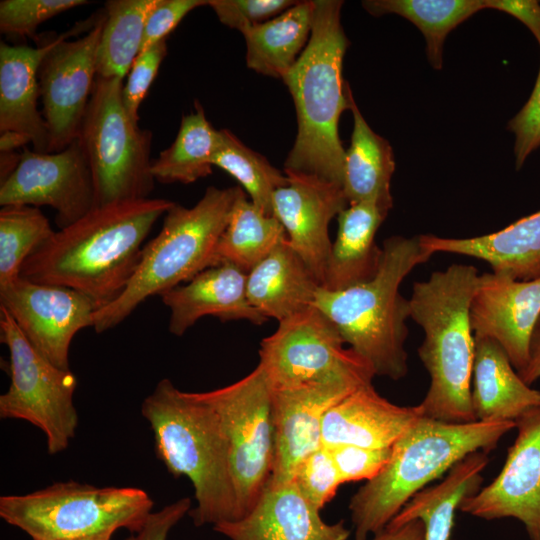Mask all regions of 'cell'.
Instances as JSON below:
<instances>
[{
	"mask_svg": "<svg viewBox=\"0 0 540 540\" xmlns=\"http://www.w3.org/2000/svg\"><path fill=\"white\" fill-rule=\"evenodd\" d=\"M173 204L148 197L95 207L54 231L24 261L20 277L74 289L100 309L124 291L138 266L146 237Z\"/></svg>",
	"mask_w": 540,
	"mask_h": 540,
	"instance_id": "cell-1",
	"label": "cell"
},
{
	"mask_svg": "<svg viewBox=\"0 0 540 540\" xmlns=\"http://www.w3.org/2000/svg\"><path fill=\"white\" fill-rule=\"evenodd\" d=\"M343 2L315 0L309 41L282 79L297 113V135L285 170L312 174L343 187L345 149L338 124L349 109L342 66L349 40L341 24Z\"/></svg>",
	"mask_w": 540,
	"mask_h": 540,
	"instance_id": "cell-2",
	"label": "cell"
},
{
	"mask_svg": "<svg viewBox=\"0 0 540 540\" xmlns=\"http://www.w3.org/2000/svg\"><path fill=\"white\" fill-rule=\"evenodd\" d=\"M141 414L152 429L157 458L171 475L193 485L197 506L188 514L194 525L238 520L226 432L201 392L181 391L161 379L142 402Z\"/></svg>",
	"mask_w": 540,
	"mask_h": 540,
	"instance_id": "cell-3",
	"label": "cell"
},
{
	"mask_svg": "<svg viewBox=\"0 0 540 540\" xmlns=\"http://www.w3.org/2000/svg\"><path fill=\"white\" fill-rule=\"evenodd\" d=\"M479 276L472 265L452 264L413 284L410 318L424 332L418 355L430 377L419 406L428 418L447 423L477 421L471 402L470 303Z\"/></svg>",
	"mask_w": 540,
	"mask_h": 540,
	"instance_id": "cell-4",
	"label": "cell"
},
{
	"mask_svg": "<svg viewBox=\"0 0 540 540\" xmlns=\"http://www.w3.org/2000/svg\"><path fill=\"white\" fill-rule=\"evenodd\" d=\"M432 255L420 236H391L383 242L380 265L372 279L340 291L317 290L313 305L376 376L397 381L408 374L405 341L410 306L399 289L404 278Z\"/></svg>",
	"mask_w": 540,
	"mask_h": 540,
	"instance_id": "cell-5",
	"label": "cell"
},
{
	"mask_svg": "<svg viewBox=\"0 0 540 540\" xmlns=\"http://www.w3.org/2000/svg\"><path fill=\"white\" fill-rule=\"evenodd\" d=\"M511 421L447 423L422 416L392 446L385 467L349 502L355 540L384 530L404 505L466 456L494 449Z\"/></svg>",
	"mask_w": 540,
	"mask_h": 540,
	"instance_id": "cell-6",
	"label": "cell"
},
{
	"mask_svg": "<svg viewBox=\"0 0 540 540\" xmlns=\"http://www.w3.org/2000/svg\"><path fill=\"white\" fill-rule=\"evenodd\" d=\"M241 190L210 186L190 208L174 203L157 236L144 245L124 291L95 312L94 330L102 333L117 326L147 298L161 296L210 267Z\"/></svg>",
	"mask_w": 540,
	"mask_h": 540,
	"instance_id": "cell-7",
	"label": "cell"
},
{
	"mask_svg": "<svg viewBox=\"0 0 540 540\" xmlns=\"http://www.w3.org/2000/svg\"><path fill=\"white\" fill-rule=\"evenodd\" d=\"M153 508L137 487L58 482L24 495L0 497V516L33 540L77 539L126 528L139 531Z\"/></svg>",
	"mask_w": 540,
	"mask_h": 540,
	"instance_id": "cell-8",
	"label": "cell"
},
{
	"mask_svg": "<svg viewBox=\"0 0 540 540\" xmlns=\"http://www.w3.org/2000/svg\"><path fill=\"white\" fill-rule=\"evenodd\" d=\"M123 79L97 76L78 139L94 184L95 207L148 198L155 184L152 133L128 115Z\"/></svg>",
	"mask_w": 540,
	"mask_h": 540,
	"instance_id": "cell-9",
	"label": "cell"
},
{
	"mask_svg": "<svg viewBox=\"0 0 540 540\" xmlns=\"http://www.w3.org/2000/svg\"><path fill=\"white\" fill-rule=\"evenodd\" d=\"M0 339L9 351L11 377L8 390L0 396V417L25 420L39 428L49 454L64 451L78 426L73 403L76 376L40 354L2 307Z\"/></svg>",
	"mask_w": 540,
	"mask_h": 540,
	"instance_id": "cell-10",
	"label": "cell"
},
{
	"mask_svg": "<svg viewBox=\"0 0 540 540\" xmlns=\"http://www.w3.org/2000/svg\"><path fill=\"white\" fill-rule=\"evenodd\" d=\"M201 394L220 415L226 432L231 477L241 519L253 508L272 473V385L258 364L242 379Z\"/></svg>",
	"mask_w": 540,
	"mask_h": 540,
	"instance_id": "cell-11",
	"label": "cell"
},
{
	"mask_svg": "<svg viewBox=\"0 0 540 540\" xmlns=\"http://www.w3.org/2000/svg\"><path fill=\"white\" fill-rule=\"evenodd\" d=\"M260 342L259 364L272 387L340 379L371 384L373 368L345 342L331 320L314 305L278 322Z\"/></svg>",
	"mask_w": 540,
	"mask_h": 540,
	"instance_id": "cell-12",
	"label": "cell"
},
{
	"mask_svg": "<svg viewBox=\"0 0 540 540\" xmlns=\"http://www.w3.org/2000/svg\"><path fill=\"white\" fill-rule=\"evenodd\" d=\"M104 10L82 37L68 41L60 34L38 71L42 115L50 136V153L65 149L79 137L97 77V51Z\"/></svg>",
	"mask_w": 540,
	"mask_h": 540,
	"instance_id": "cell-13",
	"label": "cell"
},
{
	"mask_svg": "<svg viewBox=\"0 0 540 540\" xmlns=\"http://www.w3.org/2000/svg\"><path fill=\"white\" fill-rule=\"evenodd\" d=\"M0 205L50 206L59 229L95 208L92 174L80 140L53 153L24 148L16 168L1 181Z\"/></svg>",
	"mask_w": 540,
	"mask_h": 540,
	"instance_id": "cell-14",
	"label": "cell"
},
{
	"mask_svg": "<svg viewBox=\"0 0 540 540\" xmlns=\"http://www.w3.org/2000/svg\"><path fill=\"white\" fill-rule=\"evenodd\" d=\"M0 307L31 345L58 368L70 370L74 336L92 327L98 306L74 289L35 283L22 277L0 288Z\"/></svg>",
	"mask_w": 540,
	"mask_h": 540,
	"instance_id": "cell-15",
	"label": "cell"
},
{
	"mask_svg": "<svg viewBox=\"0 0 540 540\" xmlns=\"http://www.w3.org/2000/svg\"><path fill=\"white\" fill-rule=\"evenodd\" d=\"M515 424L517 436L500 473L459 510L485 520L515 518L531 540H540V406Z\"/></svg>",
	"mask_w": 540,
	"mask_h": 540,
	"instance_id": "cell-16",
	"label": "cell"
},
{
	"mask_svg": "<svg viewBox=\"0 0 540 540\" xmlns=\"http://www.w3.org/2000/svg\"><path fill=\"white\" fill-rule=\"evenodd\" d=\"M284 172L289 183L273 194V215L321 287L332 246L329 224L349 202L338 184L312 174Z\"/></svg>",
	"mask_w": 540,
	"mask_h": 540,
	"instance_id": "cell-17",
	"label": "cell"
},
{
	"mask_svg": "<svg viewBox=\"0 0 540 540\" xmlns=\"http://www.w3.org/2000/svg\"><path fill=\"white\" fill-rule=\"evenodd\" d=\"M361 386L331 379L272 387L274 460L269 482L293 480L300 462L322 446V423L327 411Z\"/></svg>",
	"mask_w": 540,
	"mask_h": 540,
	"instance_id": "cell-18",
	"label": "cell"
},
{
	"mask_svg": "<svg viewBox=\"0 0 540 540\" xmlns=\"http://www.w3.org/2000/svg\"><path fill=\"white\" fill-rule=\"evenodd\" d=\"M540 316V277L517 280L487 272L479 276L470 303L474 337L500 344L517 373L529 357L530 340Z\"/></svg>",
	"mask_w": 540,
	"mask_h": 540,
	"instance_id": "cell-19",
	"label": "cell"
},
{
	"mask_svg": "<svg viewBox=\"0 0 540 540\" xmlns=\"http://www.w3.org/2000/svg\"><path fill=\"white\" fill-rule=\"evenodd\" d=\"M214 530L231 540H347L344 521L327 524L295 482H268L253 508L241 519Z\"/></svg>",
	"mask_w": 540,
	"mask_h": 540,
	"instance_id": "cell-20",
	"label": "cell"
},
{
	"mask_svg": "<svg viewBox=\"0 0 540 540\" xmlns=\"http://www.w3.org/2000/svg\"><path fill=\"white\" fill-rule=\"evenodd\" d=\"M247 273L231 263L212 265L185 284L178 285L160 297L170 310L169 331L182 336L200 318L214 316L219 320H246L262 325L268 319L248 301Z\"/></svg>",
	"mask_w": 540,
	"mask_h": 540,
	"instance_id": "cell-21",
	"label": "cell"
},
{
	"mask_svg": "<svg viewBox=\"0 0 540 540\" xmlns=\"http://www.w3.org/2000/svg\"><path fill=\"white\" fill-rule=\"evenodd\" d=\"M422 416L419 404H394L381 396L372 383L363 385L327 411L322 423V446L389 448Z\"/></svg>",
	"mask_w": 540,
	"mask_h": 540,
	"instance_id": "cell-22",
	"label": "cell"
},
{
	"mask_svg": "<svg viewBox=\"0 0 540 540\" xmlns=\"http://www.w3.org/2000/svg\"><path fill=\"white\" fill-rule=\"evenodd\" d=\"M59 37L36 48L4 42L0 45V132L27 134L38 153H50L49 132L37 109L38 71Z\"/></svg>",
	"mask_w": 540,
	"mask_h": 540,
	"instance_id": "cell-23",
	"label": "cell"
},
{
	"mask_svg": "<svg viewBox=\"0 0 540 540\" xmlns=\"http://www.w3.org/2000/svg\"><path fill=\"white\" fill-rule=\"evenodd\" d=\"M422 245L431 253H450L480 259L492 272L517 280L540 277V211L521 218L491 234L449 238L420 235Z\"/></svg>",
	"mask_w": 540,
	"mask_h": 540,
	"instance_id": "cell-24",
	"label": "cell"
},
{
	"mask_svg": "<svg viewBox=\"0 0 540 540\" xmlns=\"http://www.w3.org/2000/svg\"><path fill=\"white\" fill-rule=\"evenodd\" d=\"M471 402L477 421L516 422L540 406V391L521 379L498 342L474 337Z\"/></svg>",
	"mask_w": 540,
	"mask_h": 540,
	"instance_id": "cell-25",
	"label": "cell"
},
{
	"mask_svg": "<svg viewBox=\"0 0 540 540\" xmlns=\"http://www.w3.org/2000/svg\"><path fill=\"white\" fill-rule=\"evenodd\" d=\"M320 285L286 239L247 273L249 303L281 322L312 306Z\"/></svg>",
	"mask_w": 540,
	"mask_h": 540,
	"instance_id": "cell-26",
	"label": "cell"
},
{
	"mask_svg": "<svg viewBox=\"0 0 540 540\" xmlns=\"http://www.w3.org/2000/svg\"><path fill=\"white\" fill-rule=\"evenodd\" d=\"M387 214L372 202L352 203L339 213L337 235L321 288L340 291L376 275L382 247L376 244L375 237Z\"/></svg>",
	"mask_w": 540,
	"mask_h": 540,
	"instance_id": "cell-27",
	"label": "cell"
},
{
	"mask_svg": "<svg viewBox=\"0 0 540 540\" xmlns=\"http://www.w3.org/2000/svg\"><path fill=\"white\" fill-rule=\"evenodd\" d=\"M487 452H474L455 464L438 484L415 494L386 527H399L413 520L424 525L423 540H449L461 502L481 487Z\"/></svg>",
	"mask_w": 540,
	"mask_h": 540,
	"instance_id": "cell-28",
	"label": "cell"
},
{
	"mask_svg": "<svg viewBox=\"0 0 540 540\" xmlns=\"http://www.w3.org/2000/svg\"><path fill=\"white\" fill-rule=\"evenodd\" d=\"M348 96L353 131L345 150L343 190L349 204L372 202L388 213L393 205L391 179L395 169L391 145L370 128L350 87Z\"/></svg>",
	"mask_w": 540,
	"mask_h": 540,
	"instance_id": "cell-29",
	"label": "cell"
},
{
	"mask_svg": "<svg viewBox=\"0 0 540 540\" xmlns=\"http://www.w3.org/2000/svg\"><path fill=\"white\" fill-rule=\"evenodd\" d=\"M313 16L314 1H297L276 17L244 29L247 67L283 79L309 41Z\"/></svg>",
	"mask_w": 540,
	"mask_h": 540,
	"instance_id": "cell-30",
	"label": "cell"
},
{
	"mask_svg": "<svg viewBox=\"0 0 540 540\" xmlns=\"http://www.w3.org/2000/svg\"><path fill=\"white\" fill-rule=\"evenodd\" d=\"M286 237L279 220L261 211L242 189L217 243L212 265L231 263L248 273Z\"/></svg>",
	"mask_w": 540,
	"mask_h": 540,
	"instance_id": "cell-31",
	"label": "cell"
},
{
	"mask_svg": "<svg viewBox=\"0 0 540 540\" xmlns=\"http://www.w3.org/2000/svg\"><path fill=\"white\" fill-rule=\"evenodd\" d=\"M219 141L216 130L195 101V111L182 117L173 143L152 161L151 172L160 183L190 184L212 173V159Z\"/></svg>",
	"mask_w": 540,
	"mask_h": 540,
	"instance_id": "cell-32",
	"label": "cell"
},
{
	"mask_svg": "<svg viewBox=\"0 0 540 540\" xmlns=\"http://www.w3.org/2000/svg\"><path fill=\"white\" fill-rule=\"evenodd\" d=\"M158 0H110L97 51V76L124 77L138 56L146 21Z\"/></svg>",
	"mask_w": 540,
	"mask_h": 540,
	"instance_id": "cell-33",
	"label": "cell"
},
{
	"mask_svg": "<svg viewBox=\"0 0 540 540\" xmlns=\"http://www.w3.org/2000/svg\"><path fill=\"white\" fill-rule=\"evenodd\" d=\"M362 6L373 16L397 14L412 22L426 40V53L434 69L442 68L447 35L476 12L485 0H367Z\"/></svg>",
	"mask_w": 540,
	"mask_h": 540,
	"instance_id": "cell-34",
	"label": "cell"
},
{
	"mask_svg": "<svg viewBox=\"0 0 540 540\" xmlns=\"http://www.w3.org/2000/svg\"><path fill=\"white\" fill-rule=\"evenodd\" d=\"M212 164L234 177L261 211L273 215L272 197L277 189L289 183L286 173L272 166L263 155L247 147L227 129L219 130Z\"/></svg>",
	"mask_w": 540,
	"mask_h": 540,
	"instance_id": "cell-35",
	"label": "cell"
},
{
	"mask_svg": "<svg viewBox=\"0 0 540 540\" xmlns=\"http://www.w3.org/2000/svg\"><path fill=\"white\" fill-rule=\"evenodd\" d=\"M55 230L38 207L10 205L0 211V288L20 277L24 261Z\"/></svg>",
	"mask_w": 540,
	"mask_h": 540,
	"instance_id": "cell-36",
	"label": "cell"
},
{
	"mask_svg": "<svg viewBox=\"0 0 540 540\" xmlns=\"http://www.w3.org/2000/svg\"><path fill=\"white\" fill-rule=\"evenodd\" d=\"M88 3L85 0H2L0 31L19 37H31L45 21Z\"/></svg>",
	"mask_w": 540,
	"mask_h": 540,
	"instance_id": "cell-37",
	"label": "cell"
},
{
	"mask_svg": "<svg viewBox=\"0 0 540 540\" xmlns=\"http://www.w3.org/2000/svg\"><path fill=\"white\" fill-rule=\"evenodd\" d=\"M301 494L319 511L343 484L328 448L321 446L305 457L293 477Z\"/></svg>",
	"mask_w": 540,
	"mask_h": 540,
	"instance_id": "cell-38",
	"label": "cell"
},
{
	"mask_svg": "<svg viewBox=\"0 0 540 540\" xmlns=\"http://www.w3.org/2000/svg\"><path fill=\"white\" fill-rule=\"evenodd\" d=\"M291 0H209L219 21L242 32L244 29L266 22L292 7Z\"/></svg>",
	"mask_w": 540,
	"mask_h": 540,
	"instance_id": "cell-39",
	"label": "cell"
},
{
	"mask_svg": "<svg viewBox=\"0 0 540 540\" xmlns=\"http://www.w3.org/2000/svg\"><path fill=\"white\" fill-rule=\"evenodd\" d=\"M167 54L166 40H163L138 54L123 84L122 98L130 118L139 123V108L155 79L159 67Z\"/></svg>",
	"mask_w": 540,
	"mask_h": 540,
	"instance_id": "cell-40",
	"label": "cell"
},
{
	"mask_svg": "<svg viewBox=\"0 0 540 540\" xmlns=\"http://www.w3.org/2000/svg\"><path fill=\"white\" fill-rule=\"evenodd\" d=\"M330 451L343 483L376 477L391 456L392 447L367 448L354 445L326 447Z\"/></svg>",
	"mask_w": 540,
	"mask_h": 540,
	"instance_id": "cell-41",
	"label": "cell"
},
{
	"mask_svg": "<svg viewBox=\"0 0 540 540\" xmlns=\"http://www.w3.org/2000/svg\"><path fill=\"white\" fill-rule=\"evenodd\" d=\"M533 35L540 46V28ZM508 127L515 135L514 153L516 168L519 169L528 156L540 147V69L528 101L511 119Z\"/></svg>",
	"mask_w": 540,
	"mask_h": 540,
	"instance_id": "cell-42",
	"label": "cell"
},
{
	"mask_svg": "<svg viewBox=\"0 0 540 540\" xmlns=\"http://www.w3.org/2000/svg\"><path fill=\"white\" fill-rule=\"evenodd\" d=\"M203 5H208V1L158 0L146 21L139 54L166 40V37L190 11Z\"/></svg>",
	"mask_w": 540,
	"mask_h": 540,
	"instance_id": "cell-43",
	"label": "cell"
},
{
	"mask_svg": "<svg viewBox=\"0 0 540 540\" xmlns=\"http://www.w3.org/2000/svg\"><path fill=\"white\" fill-rule=\"evenodd\" d=\"M191 499L181 498L151 512L142 528L124 540H167L169 531L190 511Z\"/></svg>",
	"mask_w": 540,
	"mask_h": 540,
	"instance_id": "cell-44",
	"label": "cell"
},
{
	"mask_svg": "<svg viewBox=\"0 0 540 540\" xmlns=\"http://www.w3.org/2000/svg\"><path fill=\"white\" fill-rule=\"evenodd\" d=\"M518 374L529 386L540 378V316L531 336L528 362Z\"/></svg>",
	"mask_w": 540,
	"mask_h": 540,
	"instance_id": "cell-45",
	"label": "cell"
},
{
	"mask_svg": "<svg viewBox=\"0 0 540 540\" xmlns=\"http://www.w3.org/2000/svg\"><path fill=\"white\" fill-rule=\"evenodd\" d=\"M423 537L422 521L413 520L399 527H386L370 540H423Z\"/></svg>",
	"mask_w": 540,
	"mask_h": 540,
	"instance_id": "cell-46",
	"label": "cell"
},
{
	"mask_svg": "<svg viewBox=\"0 0 540 540\" xmlns=\"http://www.w3.org/2000/svg\"><path fill=\"white\" fill-rule=\"evenodd\" d=\"M29 142L32 143V139L27 134L4 131L1 132L0 136V151L1 153H10L17 148L24 147Z\"/></svg>",
	"mask_w": 540,
	"mask_h": 540,
	"instance_id": "cell-47",
	"label": "cell"
},
{
	"mask_svg": "<svg viewBox=\"0 0 540 540\" xmlns=\"http://www.w3.org/2000/svg\"><path fill=\"white\" fill-rule=\"evenodd\" d=\"M114 532H106L100 535L91 536V537H85V538H77V539H62V540H111V537Z\"/></svg>",
	"mask_w": 540,
	"mask_h": 540,
	"instance_id": "cell-48",
	"label": "cell"
}]
</instances>
